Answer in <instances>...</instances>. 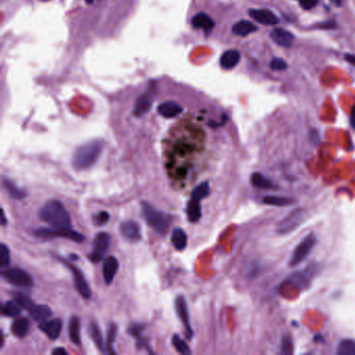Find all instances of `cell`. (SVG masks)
<instances>
[{
	"instance_id": "cell-42",
	"label": "cell",
	"mask_w": 355,
	"mask_h": 355,
	"mask_svg": "<svg viewBox=\"0 0 355 355\" xmlns=\"http://www.w3.org/2000/svg\"><path fill=\"white\" fill-rule=\"evenodd\" d=\"M350 123L351 126L355 129V106L353 107L352 111H351V116H350Z\"/></svg>"
},
{
	"instance_id": "cell-21",
	"label": "cell",
	"mask_w": 355,
	"mask_h": 355,
	"mask_svg": "<svg viewBox=\"0 0 355 355\" xmlns=\"http://www.w3.org/2000/svg\"><path fill=\"white\" fill-rule=\"evenodd\" d=\"M200 201L197 198L191 197L190 201L188 202L187 205V217L188 220L192 223H195V222L199 221L201 218V205Z\"/></svg>"
},
{
	"instance_id": "cell-2",
	"label": "cell",
	"mask_w": 355,
	"mask_h": 355,
	"mask_svg": "<svg viewBox=\"0 0 355 355\" xmlns=\"http://www.w3.org/2000/svg\"><path fill=\"white\" fill-rule=\"evenodd\" d=\"M102 150L103 144L99 140H93L83 144L73 154V168L78 171L90 169L99 159Z\"/></svg>"
},
{
	"instance_id": "cell-40",
	"label": "cell",
	"mask_w": 355,
	"mask_h": 355,
	"mask_svg": "<svg viewBox=\"0 0 355 355\" xmlns=\"http://www.w3.org/2000/svg\"><path fill=\"white\" fill-rule=\"evenodd\" d=\"M318 4V0H300V6L304 10L313 9Z\"/></svg>"
},
{
	"instance_id": "cell-13",
	"label": "cell",
	"mask_w": 355,
	"mask_h": 355,
	"mask_svg": "<svg viewBox=\"0 0 355 355\" xmlns=\"http://www.w3.org/2000/svg\"><path fill=\"white\" fill-rule=\"evenodd\" d=\"M249 15L252 17L255 21L265 24V25H275L278 23V18L276 15L269 11V10H256V9H251L249 11Z\"/></svg>"
},
{
	"instance_id": "cell-35",
	"label": "cell",
	"mask_w": 355,
	"mask_h": 355,
	"mask_svg": "<svg viewBox=\"0 0 355 355\" xmlns=\"http://www.w3.org/2000/svg\"><path fill=\"white\" fill-rule=\"evenodd\" d=\"M10 262V250L5 244H2L0 245V265H2V268H6Z\"/></svg>"
},
{
	"instance_id": "cell-9",
	"label": "cell",
	"mask_w": 355,
	"mask_h": 355,
	"mask_svg": "<svg viewBox=\"0 0 355 355\" xmlns=\"http://www.w3.org/2000/svg\"><path fill=\"white\" fill-rule=\"evenodd\" d=\"M110 245V235L106 232H99L96 234L93 241V249L88 254V259L93 262H99L103 255L107 253Z\"/></svg>"
},
{
	"instance_id": "cell-39",
	"label": "cell",
	"mask_w": 355,
	"mask_h": 355,
	"mask_svg": "<svg viewBox=\"0 0 355 355\" xmlns=\"http://www.w3.org/2000/svg\"><path fill=\"white\" fill-rule=\"evenodd\" d=\"M293 349H292V342L290 337H285L284 338V343H283V350L282 353L283 354H290L292 353Z\"/></svg>"
},
{
	"instance_id": "cell-26",
	"label": "cell",
	"mask_w": 355,
	"mask_h": 355,
	"mask_svg": "<svg viewBox=\"0 0 355 355\" xmlns=\"http://www.w3.org/2000/svg\"><path fill=\"white\" fill-rule=\"evenodd\" d=\"M172 243L176 250L183 251L187 247L188 238L186 232L182 228H175L172 232Z\"/></svg>"
},
{
	"instance_id": "cell-25",
	"label": "cell",
	"mask_w": 355,
	"mask_h": 355,
	"mask_svg": "<svg viewBox=\"0 0 355 355\" xmlns=\"http://www.w3.org/2000/svg\"><path fill=\"white\" fill-rule=\"evenodd\" d=\"M3 186L5 190L7 191V193L14 199H23L26 196V193L21 190L20 188L17 187V185H15L12 181L4 179L3 180Z\"/></svg>"
},
{
	"instance_id": "cell-8",
	"label": "cell",
	"mask_w": 355,
	"mask_h": 355,
	"mask_svg": "<svg viewBox=\"0 0 355 355\" xmlns=\"http://www.w3.org/2000/svg\"><path fill=\"white\" fill-rule=\"evenodd\" d=\"M34 234L38 238H64V239H69L74 242H82L84 241V235L81 233L69 229V230H64V229H54L52 227L49 228H37L34 230Z\"/></svg>"
},
{
	"instance_id": "cell-12",
	"label": "cell",
	"mask_w": 355,
	"mask_h": 355,
	"mask_svg": "<svg viewBox=\"0 0 355 355\" xmlns=\"http://www.w3.org/2000/svg\"><path fill=\"white\" fill-rule=\"evenodd\" d=\"M39 328L42 332L45 333L52 341H55L61 335L63 329V322L61 319H53L50 321L43 322L40 324Z\"/></svg>"
},
{
	"instance_id": "cell-11",
	"label": "cell",
	"mask_w": 355,
	"mask_h": 355,
	"mask_svg": "<svg viewBox=\"0 0 355 355\" xmlns=\"http://www.w3.org/2000/svg\"><path fill=\"white\" fill-rule=\"evenodd\" d=\"M120 232L123 238L130 242H138L141 240V227L136 221H124L120 225Z\"/></svg>"
},
{
	"instance_id": "cell-15",
	"label": "cell",
	"mask_w": 355,
	"mask_h": 355,
	"mask_svg": "<svg viewBox=\"0 0 355 355\" xmlns=\"http://www.w3.org/2000/svg\"><path fill=\"white\" fill-rule=\"evenodd\" d=\"M118 269H119V262H118V259L116 257L109 256L106 258L105 262H103L102 272L103 278H105L107 285H111L113 283Z\"/></svg>"
},
{
	"instance_id": "cell-10",
	"label": "cell",
	"mask_w": 355,
	"mask_h": 355,
	"mask_svg": "<svg viewBox=\"0 0 355 355\" xmlns=\"http://www.w3.org/2000/svg\"><path fill=\"white\" fill-rule=\"evenodd\" d=\"M175 307H176V312H177V316H179L180 320L182 321L184 327H185V334L187 338H192L193 337V330H192V327L190 325V316H189V308H188V304L186 301V298L184 296H179V297L176 298L175 301Z\"/></svg>"
},
{
	"instance_id": "cell-22",
	"label": "cell",
	"mask_w": 355,
	"mask_h": 355,
	"mask_svg": "<svg viewBox=\"0 0 355 355\" xmlns=\"http://www.w3.org/2000/svg\"><path fill=\"white\" fill-rule=\"evenodd\" d=\"M29 315L38 323L46 322L51 316L52 312L47 305H35L31 310H29Z\"/></svg>"
},
{
	"instance_id": "cell-45",
	"label": "cell",
	"mask_w": 355,
	"mask_h": 355,
	"mask_svg": "<svg viewBox=\"0 0 355 355\" xmlns=\"http://www.w3.org/2000/svg\"><path fill=\"white\" fill-rule=\"evenodd\" d=\"M85 2H86V4H88V5H92V4L94 3V0H85Z\"/></svg>"
},
{
	"instance_id": "cell-6",
	"label": "cell",
	"mask_w": 355,
	"mask_h": 355,
	"mask_svg": "<svg viewBox=\"0 0 355 355\" xmlns=\"http://www.w3.org/2000/svg\"><path fill=\"white\" fill-rule=\"evenodd\" d=\"M57 260H60L71 271V274H72L73 280H74V286H75L77 292L82 296L84 299L90 298L91 297V289L86 282V279H85L82 271L77 267V265L67 261L66 259H64L60 256L57 257Z\"/></svg>"
},
{
	"instance_id": "cell-33",
	"label": "cell",
	"mask_w": 355,
	"mask_h": 355,
	"mask_svg": "<svg viewBox=\"0 0 355 355\" xmlns=\"http://www.w3.org/2000/svg\"><path fill=\"white\" fill-rule=\"evenodd\" d=\"M209 193H210V184L208 182H204V183H201L200 185H198L193 190V192H192V194H191V197H194L199 200H202L203 198H205L206 196L209 195Z\"/></svg>"
},
{
	"instance_id": "cell-7",
	"label": "cell",
	"mask_w": 355,
	"mask_h": 355,
	"mask_svg": "<svg viewBox=\"0 0 355 355\" xmlns=\"http://www.w3.org/2000/svg\"><path fill=\"white\" fill-rule=\"evenodd\" d=\"M305 219V211L302 209H296L286 216L282 221H279L276 227V232L279 234H287L298 228Z\"/></svg>"
},
{
	"instance_id": "cell-31",
	"label": "cell",
	"mask_w": 355,
	"mask_h": 355,
	"mask_svg": "<svg viewBox=\"0 0 355 355\" xmlns=\"http://www.w3.org/2000/svg\"><path fill=\"white\" fill-rule=\"evenodd\" d=\"M13 295H14V300L16 301L22 308L28 310V312L36 305L35 302L31 298H29L27 295H25L23 293L17 292V293H14Z\"/></svg>"
},
{
	"instance_id": "cell-28",
	"label": "cell",
	"mask_w": 355,
	"mask_h": 355,
	"mask_svg": "<svg viewBox=\"0 0 355 355\" xmlns=\"http://www.w3.org/2000/svg\"><path fill=\"white\" fill-rule=\"evenodd\" d=\"M263 203L273 206H288L296 202V199L292 197H282V196H265L263 198Z\"/></svg>"
},
{
	"instance_id": "cell-4",
	"label": "cell",
	"mask_w": 355,
	"mask_h": 355,
	"mask_svg": "<svg viewBox=\"0 0 355 355\" xmlns=\"http://www.w3.org/2000/svg\"><path fill=\"white\" fill-rule=\"evenodd\" d=\"M317 244V238L315 233H309L305 238L296 246L293 251V254L290 259V267H296L300 262H302L310 253V251L314 249Z\"/></svg>"
},
{
	"instance_id": "cell-43",
	"label": "cell",
	"mask_w": 355,
	"mask_h": 355,
	"mask_svg": "<svg viewBox=\"0 0 355 355\" xmlns=\"http://www.w3.org/2000/svg\"><path fill=\"white\" fill-rule=\"evenodd\" d=\"M345 58H346V61L349 62L350 64L354 65L355 66V55H351V54H346L345 55Z\"/></svg>"
},
{
	"instance_id": "cell-17",
	"label": "cell",
	"mask_w": 355,
	"mask_h": 355,
	"mask_svg": "<svg viewBox=\"0 0 355 355\" xmlns=\"http://www.w3.org/2000/svg\"><path fill=\"white\" fill-rule=\"evenodd\" d=\"M271 39L279 46L290 47L294 41V36L292 33L283 28H274L270 34Z\"/></svg>"
},
{
	"instance_id": "cell-19",
	"label": "cell",
	"mask_w": 355,
	"mask_h": 355,
	"mask_svg": "<svg viewBox=\"0 0 355 355\" xmlns=\"http://www.w3.org/2000/svg\"><path fill=\"white\" fill-rule=\"evenodd\" d=\"M80 318L78 316H73L69 321V337L70 341L74 344L80 346L81 338H80Z\"/></svg>"
},
{
	"instance_id": "cell-14",
	"label": "cell",
	"mask_w": 355,
	"mask_h": 355,
	"mask_svg": "<svg viewBox=\"0 0 355 355\" xmlns=\"http://www.w3.org/2000/svg\"><path fill=\"white\" fill-rule=\"evenodd\" d=\"M192 26L195 29H202L205 35H209L215 26L214 20L205 13H198L192 18Z\"/></svg>"
},
{
	"instance_id": "cell-3",
	"label": "cell",
	"mask_w": 355,
	"mask_h": 355,
	"mask_svg": "<svg viewBox=\"0 0 355 355\" xmlns=\"http://www.w3.org/2000/svg\"><path fill=\"white\" fill-rule=\"evenodd\" d=\"M142 213L147 224L151 226L156 232L160 234H165L167 232L171 223L170 217L167 214L157 211L148 202L142 203Z\"/></svg>"
},
{
	"instance_id": "cell-36",
	"label": "cell",
	"mask_w": 355,
	"mask_h": 355,
	"mask_svg": "<svg viewBox=\"0 0 355 355\" xmlns=\"http://www.w3.org/2000/svg\"><path fill=\"white\" fill-rule=\"evenodd\" d=\"M117 335V327L115 324H111L108 329V339H107V348H108V352L110 353H114V351L112 350V345L115 342V338Z\"/></svg>"
},
{
	"instance_id": "cell-24",
	"label": "cell",
	"mask_w": 355,
	"mask_h": 355,
	"mask_svg": "<svg viewBox=\"0 0 355 355\" xmlns=\"http://www.w3.org/2000/svg\"><path fill=\"white\" fill-rule=\"evenodd\" d=\"M152 107V100L150 98V96L148 94L142 95L138 98L136 106H135V110H134V115L137 117H141L143 115H145L146 113H148Z\"/></svg>"
},
{
	"instance_id": "cell-29",
	"label": "cell",
	"mask_w": 355,
	"mask_h": 355,
	"mask_svg": "<svg viewBox=\"0 0 355 355\" xmlns=\"http://www.w3.org/2000/svg\"><path fill=\"white\" fill-rule=\"evenodd\" d=\"M3 314L9 318L18 317L21 314L20 305L16 301H7L3 305Z\"/></svg>"
},
{
	"instance_id": "cell-23",
	"label": "cell",
	"mask_w": 355,
	"mask_h": 355,
	"mask_svg": "<svg viewBox=\"0 0 355 355\" xmlns=\"http://www.w3.org/2000/svg\"><path fill=\"white\" fill-rule=\"evenodd\" d=\"M257 31V27L248 20H241L232 26V33L236 36H248Z\"/></svg>"
},
{
	"instance_id": "cell-34",
	"label": "cell",
	"mask_w": 355,
	"mask_h": 355,
	"mask_svg": "<svg viewBox=\"0 0 355 355\" xmlns=\"http://www.w3.org/2000/svg\"><path fill=\"white\" fill-rule=\"evenodd\" d=\"M172 344L174 346V348L176 349V351L183 354V355H189L191 354V350L189 348V346L187 345V343L180 337V335L174 334L173 338H172Z\"/></svg>"
},
{
	"instance_id": "cell-46",
	"label": "cell",
	"mask_w": 355,
	"mask_h": 355,
	"mask_svg": "<svg viewBox=\"0 0 355 355\" xmlns=\"http://www.w3.org/2000/svg\"><path fill=\"white\" fill-rule=\"evenodd\" d=\"M333 2H334L336 5H338V6L341 5V0H333Z\"/></svg>"
},
{
	"instance_id": "cell-41",
	"label": "cell",
	"mask_w": 355,
	"mask_h": 355,
	"mask_svg": "<svg viewBox=\"0 0 355 355\" xmlns=\"http://www.w3.org/2000/svg\"><path fill=\"white\" fill-rule=\"evenodd\" d=\"M53 355H66L67 351L64 348H56L52 351Z\"/></svg>"
},
{
	"instance_id": "cell-16",
	"label": "cell",
	"mask_w": 355,
	"mask_h": 355,
	"mask_svg": "<svg viewBox=\"0 0 355 355\" xmlns=\"http://www.w3.org/2000/svg\"><path fill=\"white\" fill-rule=\"evenodd\" d=\"M241 53L239 50L230 49L222 54L220 58V65L225 70H231L240 63Z\"/></svg>"
},
{
	"instance_id": "cell-5",
	"label": "cell",
	"mask_w": 355,
	"mask_h": 355,
	"mask_svg": "<svg viewBox=\"0 0 355 355\" xmlns=\"http://www.w3.org/2000/svg\"><path fill=\"white\" fill-rule=\"evenodd\" d=\"M2 276L7 280L9 284L14 287L19 288H32L34 286V280L25 270L14 267L7 268L2 271Z\"/></svg>"
},
{
	"instance_id": "cell-30",
	"label": "cell",
	"mask_w": 355,
	"mask_h": 355,
	"mask_svg": "<svg viewBox=\"0 0 355 355\" xmlns=\"http://www.w3.org/2000/svg\"><path fill=\"white\" fill-rule=\"evenodd\" d=\"M251 184L259 189H271L274 187L272 182L260 173H253L251 175Z\"/></svg>"
},
{
	"instance_id": "cell-44",
	"label": "cell",
	"mask_w": 355,
	"mask_h": 355,
	"mask_svg": "<svg viewBox=\"0 0 355 355\" xmlns=\"http://www.w3.org/2000/svg\"><path fill=\"white\" fill-rule=\"evenodd\" d=\"M2 216H3V222H2V224H3V225H6V223H7V220H6V215H5V212H4V211H3Z\"/></svg>"
},
{
	"instance_id": "cell-27",
	"label": "cell",
	"mask_w": 355,
	"mask_h": 355,
	"mask_svg": "<svg viewBox=\"0 0 355 355\" xmlns=\"http://www.w3.org/2000/svg\"><path fill=\"white\" fill-rule=\"evenodd\" d=\"M88 334L91 336V339L94 342V344L97 346V348L99 350H101L102 352L106 351V347L105 344H103V339H102V335L101 332L99 330L98 325L95 322H91L90 325H88Z\"/></svg>"
},
{
	"instance_id": "cell-32",
	"label": "cell",
	"mask_w": 355,
	"mask_h": 355,
	"mask_svg": "<svg viewBox=\"0 0 355 355\" xmlns=\"http://www.w3.org/2000/svg\"><path fill=\"white\" fill-rule=\"evenodd\" d=\"M338 355H355V341L344 339L338 346Z\"/></svg>"
},
{
	"instance_id": "cell-47",
	"label": "cell",
	"mask_w": 355,
	"mask_h": 355,
	"mask_svg": "<svg viewBox=\"0 0 355 355\" xmlns=\"http://www.w3.org/2000/svg\"><path fill=\"white\" fill-rule=\"evenodd\" d=\"M41 2H48V0H41Z\"/></svg>"
},
{
	"instance_id": "cell-1",
	"label": "cell",
	"mask_w": 355,
	"mask_h": 355,
	"mask_svg": "<svg viewBox=\"0 0 355 355\" xmlns=\"http://www.w3.org/2000/svg\"><path fill=\"white\" fill-rule=\"evenodd\" d=\"M39 217L54 229H72L71 218L65 205L58 200H49L39 211Z\"/></svg>"
},
{
	"instance_id": "cell-20",
	"label": "cell",
	"mask_w": 355,
	"mask_h": 355,
	"mask_svg": "<svg viewBox=\"0 0 355 355\" xmlns=\"http://www.w3.org/2000/svg\"><path fill=\"white\" fill-rule=\"evenodd\" d=\"M29 329H31V323L26 318H19L15 320L11 326L12 333L18 338L25 337L28 334Z\"/></svg>"
},
{
	"instance_id": "cell-18",
	"label": "cell",
	"mask_w": 355,
	"mask_h": 355,
	"mask_svg": "<svg viewBox=\"0 0 355 355\" xmlns=\"http://www.w3.org/2000/svg\"><path fill=\"white\" fill-rule=\"evenodd\" d=\"M157 111L160 116L170 119V118H175L180 114H182L183 108L179 105V103H176L174 101H167V102H162L161 105H159Z\"/></svg>"
},
{
	"instance_id": "cell-38",
	"label": "cell",
	"mask_w": 355,
	"mask_h": 355,
	"mask_svg": "<svg viewBox=\"0 0 355 355\" xmlns=\"http://www.w3.org/2000/svg\"><path fill=\"white\" fill-rule=\"evenodd\" d=\"M270 67L272 70L275 71H284L287 69L288 65L282 58H273L270 63Z\"/></svg>"
},
{
	"instance_id": "cell-37",
	"label": "cell",
	"mask_w": 355,
	"mask_h": 355,
	"mask_svg": "<svg viewBox=\"0 0 355 355\" xmlns=\"http://www.w3.org/2000/svg\"><path fill=\"white\" fill-rule=\"evenodd\" d=\"M109 220H110V214L108 212H105V211L95 214L94 217H93L94 224L100 225V226L105 225Z\"/></svg>"
}]
</instances>
